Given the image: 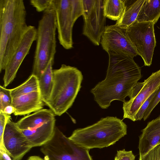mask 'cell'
I'll use <instances>...</instances> for the list:
<instances>
[{
  "label": "cell",
  "mask_w": 160,
  "mask_h": 160,
  "mask_svg": "<svg viewBox=\"0 0 160 160\" xmlns=\"http://www.w3.org/2000/svg\"><path fill=\"white\" fill-rule=\"evenodd\" d=\"M157 89L141 105L136 114L135 118V121L140 120L143 118L144 114L155 94Z\"/></svg>",
  "instance_id": "obj_26"
},
{
  "label": "cell",
  "mask_w": 160,
  "mask_h": 160,
  "mask_svg": "<svg viewBox=\"0 0 160 160\" xmlns=\"http://www.w3.org/2000/svg\"><path fill=\"white\" fill-rule=\"evenodd\" d=\"M60 44L65 49L73 48L72 28L83 13L82 0H53Z\"/></svg>",
  "instance_id": "obj_7"
},
{
  "label": "cell",
  "mask_w": 160,
  "mask_h": 160,
  "mask_svg": "<svg viewBox=\"0 0 160 160\" xmlns=\"http://www.w3.org/2000/svg\"><path fill=\"white\" fill-rule=\"evenodd\" d=\"M101 43L108 53L125 54L133 58L138 55L127 34L126 29L116 24L106 26Z\"/></svg>",
  "instance_id": "obj_12"
},
{
  "label": "cell",
  "mask_w": 160,
  "mask_h": 160,
  "mask_svg": "<svg viewBox=\"0 0 160 160\" xmlns=\"http://www.w3.org/2000/svg\"><path fill=\"white\" fill-rule=\"evenodd\" d=\"M127 128L122 120L108 116L92 125L75 130L68 138L86 148H102L114 144L126 135Z\"/></svg>",
  "instance_id": "obj_3"
},
{
  "label": "cell",
  "mask_w": 160,
  "mask_h": 160,
  "mask_svg": "<svg viewBox=\"0 0 160 160\" xmlns=\"http://www.w3.org/2000/svg\"><path fill=\"white\" fill-rule=\"evenodd\" d=\"M160 85V70L152 73L142 82H138L132 88L129 100L123 103V118L135 122V116L143 103Z\"/></svg>",
  "instance_id": "obj_11"
},
{
  "label": "cell",
  "mask_w": 160,
  "mask_h": 160,
  "mask_svg": "<svg viewBox=\"0 0 160 160\" xmlns=\"http://www.w3.org/2000/svg\"><path fill=\"white\" fill-rule=\"evenodd\" d=\"M30 2L38 12L53 8V0H30Z\"/></svg>",
  "instance_id": "obj_23"
},
{
  "label": "cell",
  "mask_w": 160,
  "mask_h": 160,
  "mask_svg": "<svg viewBox=\"0 0 160 160\" xmlns=\"http://www.w3.org/2000/svg\"><path fill=\"white\" fill-rule=\"evenodd\" d=\"M56 13L53 8L43 12L37 29L36 44L32 74L38 78L54 58L56 52Z\"/></svg>",
  "instance_id": "obj_5"
},
{
  "label": "cell",
  "mask_w": 160,
  "mask_h": 160,
  "mask_svg": "<svg viewBox=\"0 0 160 160\" xmlns=\"http://www.w3.org/2000/svg\"><path fill=\"white\" fill-rule=\"evenodd\" d=\"M160 102V85L157 89L155 94L144 114L143 119L144 121L146 120L148 118L152 112Z\"/></svg>",
  "instance_id": "obj_24"
},
{
  "label": "cell",
  "mask_w": 160,
  "mask_h": 160,
  "mask_svg": "<svg viewBox=\"0 0 160 160\" xmlns=\"http://www.w3.org/2000/svg\"><path fill=\"white\" fill-rule=\"evenodd\" d=\"M154 25L152 22L136 21L126 29L128 37L138 55L142 58L145 66L151 65L156 47Z\"/></svg>",
  "instance_id": "obj_9"
},
{
  "label": "cell",
  "mask_w": 160,
  "mask_h": 160,
  "mask_svg": "<svg viewBox=\"0 0 160 160\" xmlns=\"http://www.w3.org/2000/svg\"><path fill=\"white\" fill-rule=\"evenodd\" d=\"M23 0H0V72L5 67L29 28Z\"/></svg>",
  "instance_id": "obj_2"
},
{
  "label": "cell",
  "mask_w": 160,
  "mask_h": 160,
  "mask_svg": "<svg viewBox=\"0 0 160 160\" xmlns=\"http://www.w3.org/2000/svg\"><path fill=\"white\" fill-rule=\"evenodd\" d=\"M160 17V0H145L136 19L139 22L156 23Z\"/></svg>",
  "instance_id": "obj_17"
},
{
  "label": "cell",
  "mask_w": 160,
  "mask_h": 160,
  "mask_svg": "<svg viewBox=\"0 0 160 160\" xmlns=\"http://www.w3.org/2000/svg\"><path fill=\"white\" fill-rule=\"evenodd\" d=\"M27 160H44V159L38 156H32L29 157Z\"/></svg>",
  "instance_id": "obj_31"
},
{
  "label": "cell",
  "mask_w": 160,
  "mask_h": 160,
  "mask_svg": "<svg viewBox=\"0 0 160 160\" xmlns=\"http://www.w3.org/2000/svg\"><path fill=\"white\" fill-rule=\"evenodd\" d=\"M139 160H160V144L155 146L144 156L139 157Z\"/></svg>",
  "instance_id": "obj_25"
},
{
  "label": "cell",
  "mask_w": 160,
  "mask_h": 160,
  "mask_svg": "<svg viewBox=\"0 0 160 160\" xmlns=\"http://www.w3.org/2000/svg\"><path fill=\"white\" fill-rule=\"evenodd\" d=\"M82 3L83 34L95 45L99 46L106 26V17L104 11L103 0H82Z\"/></svg>",
  "instance_id": "obj_10"
},
{
  "label": "cell",
  "mask_w": 160,
  "mask_h": 160,
  "mask_svg": "<svg viewBox=\"0 0 160 160\" xmlns=\"http://www.w3.org/2000/svg\"><path fill=\"white\" fill-rule=\"evenodd\" d=\"M53 75L52 89L45 105L60 116L72 106L81 88L83 76L77 68L64 64L53 70Z\"/></svg>",
  "instance_id": "obj_4"
},
{
  "label": "cell",
  "mask_w": 160,
  "mask_h": 160,
  "mask_svg": "<svg viewBox=\"0 0 160 160\" xmlns=\"http://www.w3.org/2000/svg\"><path fill=\"white\" fill-rule=\"evenodd\" d=\"M0 146L4 147L12 160H21L33 148L11 117L7 121Z\"/></svg>",
  "instance_id": "obj_13"
},
{
  "label": "cell",
  "mask_w": 160,
  "mask_h": 160,
  "mask_svg": "<svg viewBox=\"0 0 160 160\" xmlns=\"http://www.w3.org/2000/svg\"><path fill=\"white\" fill-rule=\"evenodd\" d=\"M89 150L74 142L57 127L51 139L40 148L44 160H92Z\"/></svg>",
  "instance_id": "obj_8"
},
{
  "label": "cell",
  "mask_w": 160,
  "mask_h": 160,
  "mask_svg": "<svg viewBox=\"0 0 160 160\" xmlns=\"http://www.w3.org/2000/svg\"><path fill=\"white\" fill-rule=\"evenodd\" d=\"M51 59L47 67L38 78L39 92L45 104L49 100L53 84L52 66Z\"/></svg>",
  "instance_id": "obj_18"
},
{
  "label": "cell",
  "mask_w": 160,
  "mask_h": 160,
  "mask_svg": "<svg viewBox=\"0 0 160 160\" xmlns=\"http://www.w3.org/2000/svg\"><path fill=\"white\" fill-rule=\"evenodd\" d=\"M10 117L11 116L7 115L3 112L0 111V142L2 140L7 121Z\"/></svg>",
  "instance_id": "obj_28"
},
{
  "label": "cell",
  "mask_w": 160,
  "mask_h": 160,
  "mask_svg": "<svg viewBox=\"0 0 160 160\" xmlns=\"http://www.w3.org/2000/svg\"><path fill=\"white\" fill-rule=\"evenodd\" d=\"M135 158L132 151H126L123 149L117 151L114 160H135Z\"/></svg>",
  "instance_id": "obj_27"
},
{
  "label": "cell",
  "mask_w": 160,
  "mask_h": 160,
  "mask_svg": "<svg viewBox=\"0 0 160 160\" xmlns=\"http://www.w3.org/2000/svg\"><path fill=\"white\" fill-rule=\"evenodd\" d=\"M45 104L39 91H35L12 99V105L15 109V116L30 114L39 111Z\"/></svg>",
  "instance_id": "obj_15"
},
{
  "label": "cell",
  "mask_w": 160,
  "mask_h": 160,
  "mask_svg": "<svg viewBox=\"0 0 160 160\" xmlns=\"http://www.w3.org/2000/svg\"><path fill=\"white\" fill-rule=\"evenodd\" d=\"M36 28L34 26L29 25V28L4 69L3 80L5 88L11 83L16 77L18 70L29 53L33 43L36 41Z\"/></svg>",
  "instance_id": "obj_14"
},
{
  "label": "cell",
  "mask_w": 160,
  "mask_h": 160,
  "mask_svg": "<svg viewBox=\"0 0 160 160\" xmlns=\"http://www.w3.org/2000/svg\"><path fill=\"white\" fill-rule=\"evenodd\" d=\"M142 132L138 147L139 157L160 144V116L149 122Z\"/></svg>",
  "instance_id": "obj_16"
},
{
  "label": "cell",
  "mask_w": 160,
  "mask_h": 160,
  "mask_svg": "<svg viewBox=\"0 0 160 160\" xmlns=\"http://www.w3.org/2000/svg\"><path fill=\"white\" fill-rule=\"evenodd\" d=\"M145 0H138L127 8L122 17L117 21L116 25L125 29L136 21L141 8Z\"/></svg>",
  "instance_id": "obj_20"
},
{
  "label": "cell",
  "mask_w": 160,
  "mask_h": 160,
  "mask_svg": "<svg viewBox=\"0 0 160 160\" xmlns=\"http://www.w3.org/2000/svg\"><path fill=\"white\" fill-rule=\"evenodd\" d=\"M12 98L10 89L0 86V111L3 112L7 106L12 105Z\"/></svg>",
  "instance_id": "obj_22"
},
{
  "label": "cell",
  "mask_w": 160,
  "mask_h": 160,
  "mask_svg": "<svg viewBox=\"0 0 160 160\" xmlns=\"http://www.w3.org/2000/svg\"><path fill=\"white\" fill-rule=\"evenodd\" d=\"M0 160H12L2 146H0Z\"/></svg>",
  "instance_id": "obj_29"
},
{
  "label": "cell",
  "mask_w": 160,
  "mask_h": 160,
  "mask_svg": "<svg viewBox=\"0 0 160 160\" xmlns=\"http://www.w3.org/2000/svg\"><path fill=\"white\" fill-rule=\"evenodd\" d=\"M55 116L50 109L43 108L22 118L15 124L33 148L41 147L53 135Z\"/></svg>",
  "instance_id": "obj_6"
},
{
  "label": "cell",
  "mask_w": 160,
  "mask_h": 160,
  "mask_svg": "<svg viewBox=\"0 0 160 160\" xmlns=\"http://www.w3.org/2000/svg\"><path fill=\"white\" fill-rule=\"evenodd\" d=\"M38 91H39L38 78L32 74L22 84L15 88L10 89L12 99Z\"/></svg>",
  "instance_id": "obj_21"
},
{
  "label": "cell",
  "mask_w": 160,
  "mask_h": 160,
  "mask_svg": "<svg viewBox=\"0 0 160 160\" xmlns=\"http://www.w3.org/2000/svg\"><path fill=\"white\" fill-rule=\"evenodd\" d=\"M109 63L105 79L91 91L102 109H107L117 100L125 103L132 88L142 77L141 69L132 57L108 53Z\"/></svg>",
  "instance_id": "obj_1"
},
{
  "label": "cell",
  "mask_w": 160,
  "mask_h": 160,
  "mask_svg": "<svg viewBox=\"0 0 160 160\" xmlns=\"http://www.w3.org/2000/svg\"><path fill=\"white\" fill-rule=\"evenodd\" d=\"M103 9L106 18L118 20L123 16L126 8V0H103Z\"/></svg>",
  "instance_id": "obj_19"
},
{
  "label": "cell",
  "mask_w": 160,
  "mask_h": 160,
  "mask_svg": "<svg viewBox=\"0 0 160 160\" xmlns=\"http://www.w3.org/2000/svg\"><path fill=\"white\" fill-rule=\"evenodd\" d=\"M15 112V109L12 105L7 106L4 109L3 112L5 114L10 115L14 113Z\"/></svg>",
  "instance_id": "obj_30"
}]
</instances>
